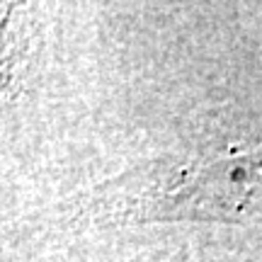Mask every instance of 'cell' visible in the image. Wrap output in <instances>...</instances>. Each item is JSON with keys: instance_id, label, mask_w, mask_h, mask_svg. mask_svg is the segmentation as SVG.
<instances>
[{"instance_id": "obj_1", "label": "cell", "mask_w": 262, "mask_h": 262, "mask_svg": "<svg viewBox=\"0 0 262 262\" xmlns=\"http://www.w3.org/2000/svg\"><path fill=\"white\" fill-rule=\"evenodd\" d=\"M170 196L180 202V214H262V153L194 170L187 187H175Z\"/></svg>"}]
</instances>
